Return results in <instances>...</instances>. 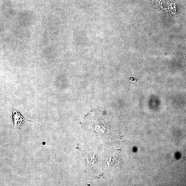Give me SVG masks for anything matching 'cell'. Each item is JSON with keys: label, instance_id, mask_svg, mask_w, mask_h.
<instances>
[{"label": "cell", "instance_id": "7a4b0ae2", "mask_svg": "<svg viewBox=\"0 0 186 186\" xmlns=\"http://www.w3.org/2000/svg\"><path fill=\"white\" fill-rule=\"evenodd\" d=\"M184 61H185V64L186 65V48H185V49L184 48Z\"/></svg>", "mask_w": 186, "mask_h": 186}, {"label": "cell", "instance_id": "6da1fadb", "mask_svg": "<svg viewBox=\"0 0 186 186\" xmlns=\"http://www.w3.org/2000/svg\"><path fill=\"white\" fill-rule=\"evenodd\" d=\"M11 107L12 108L13 112V120L14 123V127L16 129H20V127L23 123L26 121L31 122L29 120H27L25 118L22 116L18 112L16 108L14 107L13 104H11Z\"/></svg>", "mask_w": 186, "mask_h": 186}]
</instances>
